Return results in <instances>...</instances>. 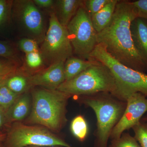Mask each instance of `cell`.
Instances as JSON below:
<instances>
[{
	"label": "cell",
	"mask_w": 147,
	"mask_h": 147,
	"mask_svg": "<svg viewBox=\"0 0 147 147\" xmlns=\"http://www.w3.org/2000/svg\"><path fill=\"white\" fill-rule=\"evenodd\" d=\"M137 18L131 1H119L110 24L97 33V43L121 63L145 73L146 65L134 47L130 31L131 22Z\"/></svg>",
	"instance_id": "cell-1"
},
{
	"label": "cell",
	"mask_w": 147,
	"mask_h": 147,
	"mask_svg": "<svg viewBox=\"0 0 147 147\" xmlns=\"http://www.w3.org/2000/svg\"><path fill=\"white\" fill-rule=\"evenodd\" d=\"M71 96L57 90L37 89L32 92V107L27 121L59 132L66 123V105Z\"/></svg>",
	"instance_id": "cell-2"
},
{
	"label": "cell",
	"mask_w": 147,
	"mask_h": 147,
	"mask_svg": "<svg viewBox=\"0 0 147 147\" xmlns=\"http://www.w3.org/2000/svg\"><path fill=\"white\" fill-rule=\"evenodd\" d=\"M3 133H3V132H2V131H0V134H3Z\"/></svg>",
	"instance_id": "cell-36"
},
{
	"label": "cell",
	"mask_w": 147,
	"mask_h": 147,
	"mask_svg": "<svg viewBox=\"0 0 147 147\" xmlns=\"http://www.w3.org/2000/svg\"><path fill=\"white\" fill-rule=\"evenodd\" d=\"M35 4L38 8H52L53 9L55 1L53 0H34Z\"/></svg>",
	"instance_id": "cell-30"
},
{
	"label": "cell",
	"mask_w": 147,
	"mask_h": 147,
	"mask_svg": "<svg viewBox=\"0 0 147 147\" xmlns=\"http://www.w3.org/2000/svg\"><path fill=\"white\" fill-rule=\"evenodd\" d=\"M10 126L7 120L6 112L0 107V131L3 132L4 129H7V130Z\"/></svg>",
	"instance_id": "cell-29"
},
{
	"label": "cell",
	"mask_w": 147,
	"mask_h": 147,
	"mask_svg": "<svg viewBox=\"0 0 147 147\" xmlns=\"http://www.w3.org/2000/svg\"><path fill=\"white\" fill-rule=\"evenodd\" d=\"M64 62L49 66L45 70L28 76L30 88L41 86L47 89L57 90L65 81Z\"/></svg>",
	"instance_id": "cell-11"
},
{
	"label": "cell",
	"mask_w": 147,
	"mask_h": 147,
	"mask_svg": "<svg viewBox=\"0 0 147 147\" xmlns=\"http://www.w3.org/2000/svg\"><path fill=\"white\" fill-rule=\"evenodd\" d=\"M11 16L28 38L42 43L47 30L42 12L33 1H13Z\"/></svg>",
	"instance_id": "cell-9"
},
{
	"label": "cell",
	"mask_w": 147,
	"mask_h": 147,
	"mask_svg": "<svg viewBox=\"0 0 147 147\" xmlns=\"http://www.w3.org/2000/svg\"><path fill=\"white\" fill-rule=\"evenodd\" d=\"M0 57L18 63L19 58L16 47L8 41L0 40Z\"/></svg>",
	"instance_id": "cell-21"
},
{
	"label": "cell",
	"mask_w": 147,
	"mask_h": 147,
	"mask_svg": "<svg viewBox=\"0 0 147 147\" xmlns=\"http://www.w3.org/2000/svg\"><path fill=\"white\" fill-rule=\"evenodd\" d=\"M7 88L16 94H22L29 89L28 76L18 73V71L13 73L3 83Z\"/></svg>",
	"instance_id": "cell-17"
},
{
	"label": "cell",
	"mask_w": 147,
	"mask_h": 147,
	"mask_svg": "<svg viewBox=\"0 0 147 147\" xmlns=\"http://www.w3.org/2000/svg\"><path fill=\"white\" fill-rule=\"evenodd\" d=\"M38 43L34 40L29 38H24L19 40L18 42V47L25 54L39 51Z\"/></svg>",
	"instance_id": "cell-26"
},
{
	"label": "cell",
	"mask_w": 147,
	"mask_h": 147,
	"mask_svg": "<svg viewBox=\"0 0 147 147\" xmlns=\"http://www.w3.org/2000/svg\"><path fill=\"white\" fill-rule=\"evenodd\" d=\"M30 108V98L28 94H21L6 112L9 123L11 125L20 122L26 117Z\"/></svg>",
	"instance_id": "cell-14"
},
{
	"label": "cell",
	"mask_w": 147,
	"mask_h": 147,
	"mask_svg": "<svg viewBox=\"0 0 147 147\" xmlns=\"http://www.w3.org/2000/svg\"><path fill=\"white\" fill-rule=\"evenodd\" d=\"M126 101V108L123 115L110 135V139L112 140L119 139L124 131L139 123L147 112V98L140 93L131 94Z\"/></svg>",
	"instance_id": "cell-10"
},
{
	"label": "cell",
	"mask_w": 147,
	"mask_h": 147,
	"mask_svg": "<svg viewBox=\"0 0 147 147\" xmlns=\"http://www.w3.org/2000/svg\"><path fill=\"white\" fill-rule=\"evenodd\" d=\"M82 96L83 103L94 110L97 119L95 147H107L113 129L124 112L126 101L108 92Z\"/></svg>",
	"instance_id": "cell-3"
},
{
	"label": "cell",
	"mask_w": 147,
	"mask_h": 147,
	"mask_svg": "<svg viewBox=\"0 0 147 147\" xmlns=\"http://www.w3.org/2000/svg\"><path fill=\"white\" fill-rule=\"evenodd\" d=\"M110 0H85L84 3L85 8L91 17L101 10Z\"/></svg>",
	"instance_id": "cell-25"
},
{
	"label": "cell",
	"mask_w": 147,
	"mask_h": 147,
	"mask_svg": "<svg viewBox=\"0 0 147 147\" xmlns=\"http://www.w3.org/2000/svg\"><path fill=\"white\" fill-rule=\"evenodd\" d=\"M44 64L48 66L65 62L72 56L73 48L66 27L60 24L55 12L50 11L49 26L39 48Z\"/></svg>",
	"instance_id": "cell-7"
},
{
	"label": "cell",
	"mask_w": 147,
	"mask_h": 147,
	"mask_svg": "<svg viewBox=\"0 0 147 147\" xmlns=\"http://www.w3.org/2000/svg\"><path fill=\"white\" fill-rule=\"evenodd\" d=\"M98 62V61L92 58L90 60H84L71 56L65 62V81L73 79L87 69Z\"/></svg>",
	"instance_id": "cell-15"
},
{
	"label": "cell",
	"mask_w": 147,
	"mask_h": 147,
	"mask_svg": "<svg viewBox=\"0 0 147 147\" xmlns=\"http://www.w3.org/2000/svg\"><path fill=\"white\" fill-rule=\"evenodd\" d=\"M0 147H5L3 142H0Z\"/></svg>",
	"instance_id": "cell-35"
},
{
	"label": "cell",
	"mask_w": 147,
	"mask_h": 147,
	"mask_svg": "<svg viewBox=\"0 0 147 147\" xmlns=\"http://www.w3.org/2000/svg\"><path fill=\"white\" fill-rule=\"evenodd\" d=\"M57 90L71 96L108 92L118 98L115 77L108 67L98 61L73 79L65 81Z\"/></svg>",
	"instance_id": "cell-4"
},
{
	"label": "cell",
	"mask_w": 147,
	"mask_h": 147,
	"mask_svg": "<svg viewBox=\"0 0 147 147\" xmlns=\"http://www.w3.org/2000/svg\"><path fill=\"white\" fill-rule=\"evenodd\" d=\"M119 0H110L101 10L92 16L93 25L97 33L102 31L110 24Z\"/></svg>",
	"instance_id": "cell-16"
},
{
	"label": "cell",
	"mask_w": 147,
	"mask_h": 147,
	"mask_svg": "<svg viewBox=\"0 0 147 147\" xmlns=\"http://www.w3.org/2000/svg\"><path fill=\"white\" fill-rule=\"evenodd\" d=\"M73 53L81 59L90 60V55L97 45V32L84 3L67 27Z\"/></svg>",
	"instance_id": "cell-8"
},
{
	"label": "cell",
	"mask_w": 147,
	"mask_h": 147,
	"mask_svg": "<svg viewBox=\"0 0 147 147\" xmlns=\"http://www.w3.org/2000/svg\"><path fill=\"white\" fill-rule=\"evenodd\" d=\"M14 73H15V72H14ZM13 74V73L11 74H9V75H6V76H0V86L3 84V83L5 82L6 80L9 76L12 75Z\"/></svg>",
	"instance_id": "cell-31"
},
{
	"label": "cell",
	"mask_w": 147,
	"mask_h": 147,
	"mask_svg": "<svg viewBox=\"0 0 147 147\" xmlns=\"http://www.w3.org/2000/svg\"><path fill=\"white\" fill-rule=\"evenodd\" d=\"M25 59L27 66L32 69H39L44 64L39 51L26 54Z\"/></svg>",
	"instance_id": "cell-24"
},
{
	"label": "cell",
	"mask_w": 147,
	"mask_h": 147,
	"mask_svg": "<svg viewBox=\"0 0 147 147\" xmlns=\"http://www.w3.org/2000/svg\"><path fill=\"white\" fill-rule=\"evenodd\" d=\"M60 146H30L27 147H61Z\"/></svg>",
	"instance_id": "cell-33"
},
{
	"label": "cell",
	"mask_w": 147,
	"mask_h": 147,
	"mask_svg": "<svg viewBox=\"0 0 147 147\" xmlns=\"http://www.w3.org/2000/svg\"><path fill=\"white\" fill-rule=\"evenodd\" d=\"M134 137L141 147H147V121L141 120L132 128Z\"/></svg>",
	"instance_id": "cell-22"
},
{
	"label": "cell",
	"mask_w": 147,
	"mask_h": 147,
	"mask_svg": "<svg viewBox=\"0 0 147 147\" xmlns=\"http://www.w3.org/2000/svg\"><path fill=\"white\" fill-rule=\"evenodd\" d=\"M110 147H141L134 137L129 133H123L120 138L112 140Z\"/></svg>",
	"instance_id": "cell-23"
},
{
	"label": "cell",
	"mask_w": 147,
	"mask_h": 147,
	"mask_svg": "<svg viewBox=\"0 0 147 147\" xmlns=\"http://www.w3.org/2000/svg\"><path fill=\"white\" fill-rule=\"evenodd\" d=\"M141 120L142 121H147V115L145 116V117H143L142 118Z\"/></svg>",
	"instance_id": "cell-34"
},
{
	"label": "cell",
	"mask_w": 147,
	"mask_h": 147,
	"mask_svg": "<svg viewBox=\"0 0 147 147\" xmlns=\"http://www.w3.org/2000/svg\"><path fill=\"white\" fill-rule=\"evenodd\" d=\"M13 1L0 0V30H2L12 20Z\"/></svg>",
	"instance_id": "cell-20"
},
{
	"label": "cell",
	"mask_w": 147,
	"mask_h": 147,
	"mask_svg": "<svg viewBox=\"0 0 147 147\" xmlns=\"http://www.w3.org/2000/svg\"><path fill=\"white\" fill-rule=\"evenodd\" d=\"M18 63L5 59H0V76L9 75L18 71Z\"/></svg>",
	"instance_id": "cell-27"
},
{
	"label": "cell",
	"mask_w": 147,
	"mask_h": 147,
	"mask_svg": "<svg viewBox=\"0 0 147 147\" xmlns=\"http://www.w3.org/2000/svg\"><path fill=\"white\" fill-rule=\"evenodd\" d=\"M84 5L82 0H57L53 11L61 25L67 27L77 11Z\"/></svg>",
	"instance_id": "cell-13"
},
{
	"label": "cell",
	"mask_w": 147,
	"mask_h": 147,
	"mask_svg": "<svg viewBox=\"0 0 147 147\" xmlns=\"http://www.w3.org/2000/svg\"><path fill=\"white\" fill-rule=\"evenodd\" d=\"M6 134L5 140L3 142L5 147H72L48 129L39 125H28L20 122L13 123Z\"/></svg>",
	"instance_id": "cell-6"
},
{
	"label": "cell",
	"mask_w": 147,
	"mask_h": 147,
	"mask_svg": "<svg viewBox=\"0 0 147 147\" xmlns=\"http://www.w3.org/2000/svg\"><path fill=\"white\" fill-rule=\"evenodd\" d=\"M131 38L134 47L147 67V21L137 18L130 26Z\"/></svg>",
	"instance_id": "cell-12"
},
{
	"label": "cell",
	"mask_w": 147,
	"mask_h": 147,
	"mask_svg": "<svg viewBox=\"0 0 147 147\" xmlns=\"http://www.w3.org/2000/svg\"><path fill=\"white\" fill-rule=\"evenodd\" d=\"M6 136V133L0 134V142H3L5 140Z\"/></svg>",
	"instance_id": "cell-32"
},
{
	"label": "cell",
	"mask_w": 147,
	"mask_h": 147,
	"mask_svg": "<svg viewBox=\"0 0 147 147\" xmlns=\"http://www.w3.org/2000/svg\"><path fill=\"white\" fill-rule=\"evenodd\" d=\"M106 66L115 79L118 98L126 101L131 94L140 93L147 98V74L129 67L116 60L107 52L102 45L98 44L90 55Z\"/></svg>",
	"instance_id": "cell-5"
},
{
	"label": "cell",
	"mask_w": 147,
	"mask_h": 147,
	"mask_svg": "<svg viewBox=\"0 0 147 147\" xmlns=\"http://www.w3.org/2000/svg\"><path fill=\"white\" fill-rule=\"evenodd\" d=\"M21 95L13 92L2 84L0 86V107L7 112Z\"/></svg>",
	"instance_id": "cell-19"
},
{
	"label": "cell",
	"mask_w": 147,
	"mask_h": 147,
	"mask_svg": "<svg viewBox=\"0 0 147 147\" xmlns=\"http://www.w3.org/2000/svg\"><path fill=\"white\" fill-rule=\"evenodd\" d=\"M71 133L80 142H84L88 133L89 127L86 120L82 115L76 116L70 124Z\"/></svg>",
	"instance_id": "cell-18"
},
{
	"label": "cell",
	"mask_w": 147,
	"mask_h": 147,
	"mask_svg": "<svg viewBox=\"0 0 147 147\" xmlns=\"http://www.w3.org/2000/svg\"><path fill=\"white\" fill-rule=\"evenodd\" d=\"M131 2L137 13V18L147 21V0H138Z\"/></svg>",
	"instance_id": "cell-28"
}]
</instances>
